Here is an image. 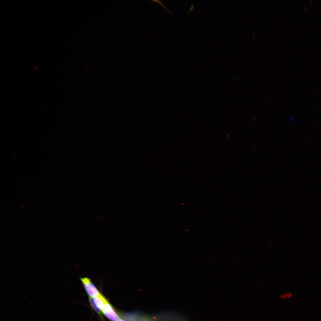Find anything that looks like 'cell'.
<instances>
[{
    "label": "cell",
    "instance_id": "1",
    "mask_svg": "<svg viewBox=\"0 0 321 321\" xmlns=\"http://www.w3.org/2000/svg\"><path fill=\"white\" fill-rule=\"evenodd\" d=\"M80 280L89 297H99L102 295L90 278L87 277H83L81 278Z\"/></svg>",
    "mask_w": 321,
    "mask_h": 321
},
{
    "label": "cell",
    "instance_id": "2",
    "mask_svg": "<svg viewBox=\"0 0 321 321\" xmlns=\"http://www.w3.org/2000/svg\"><path fill=\"white\" fill-rule=\"evenodd\" d=\"M102 312L108 319L111 321H116L119 318L118 314L107 299L104 302Z\"/></svg>",
    "mask_w": 321,
    "mask_h": 321
},
{
    "label": "cell",
    "instance_id": "3",
    "mask_svg": "<svg viewBox=\"0 0 321 321\" xmlns=\"http://www.w3.org/2000/svg\"><path fill=\"white\" fill-rule=\"evenodd\" d=\"M121 316L125 321H141L143 317L141 314L136 312L123 313Z\"/></svg>",
    "mask_w": 321,
    "mask_h": 321
},
{
    "label": "cell",
    "instance_id": "4",
    "mask_svg": "<svg viewBox=\"0 0 321 321\" xmlns=\"http://www.w3.org/2000/svg\"><path fill=\"white\" fill-rule=\"evenodd\" d=\"M89 300L91 305L93 308V309L97 313L100 315L101 314V312H102L95 305L91 297H89Z\"/></svg>",
    "mask_w": 321,
    "mask_h": 321
},
{
    "label": "cell",
    "instance_id": "5",
    "mask_svg": "<svg viewBox=\"0 0 321 321\" xmlns=\"http://www.w3.org/2000/svg\"><path fill=\"white\" fill-rule=\"evenodd\" d=\"M150 1H154V2H156V3H158V4H160V5H161V6H162V7H163L164 8V9H165V10H166V11H167V12H169V13H170V14H171V15H172L174 16V14H173V13H172V12H171L170 11H169V10H168V9H167V8H166V7H165V6H164V5H163V4L162 3V2H161V1H159V0H150Z\"/></svg>",
    "mask_w": 321,
    "mask_h": 321
},
{
    "label": "cell",
    "instance_id": "6",
    "mask_svg": "<svg viewBox=\"0 0 321 321\" xmlns=\"http://www.w3.org/2000/svg\"><path fill=\"white\" fill-rule=\"evenodd\" d=\"M291 296V294L289 293H287L284 294L282 295L281 296L280 298H289Z\"/></svg>",
    "mask_w": 321,
    "mask_h": 321
},
{
    "label": "cell",
    "instance_id": "7",
    "mask_svg": "<svg viewBox=\"0 0 321 321\" xmlns=\"http://www.w3.org/2000/svg\"><path fill=\"white\" fill-rule=\"evenodd\" d=\"M194 8V6L193 4H192L191 7L189 9L190 12H192Z\"/></svg>",
    "mask_w": 321,
    "mask_h": 321
},
{
    "label": "cell",
    "instance_id": "8",
    "mask_svg": "<svg viewBox=\"0 0 321 321\" xmlns=\"http://www.w3.org/2000/svg\"><path fill=\"white\" fill-rule=\"evenodd\" d=\"M116 321H125L124 320H122L121 319H119Z\"/></svg>",
    "mask_w": 321,
    "mask_h": 321
},
{
    "label": "cell",
    "instance_id": "9",
    "mask_svg": "<svg viewBox=\"0 0 321 321\" xmlns=\"http://www.w3.org/2000/svg\"><path fill=\"white\" fill-rule=\"evenodd\" d=\"M33 67H34V68L35 70H37V67H35L34 66H33Z\"/></svg>",
    "mask_w": 321,
    "mask_h": 321
},
{
    "label": "cell",
    "instance_id": "10",
    "mask_svg": "<svg viewBox=\"0 0 321 321\" xmlns=\"http://www.w3.org/2000/svg\"><path fill=\"white\" fill-rule=\"evenodd\" d=\"M40 1H41V2H42V3L43 4H43H44V1H42V0H40Z\"/></svg>",
    "mask_w": 321,
    "mask_h": 321
}]
</instances>
